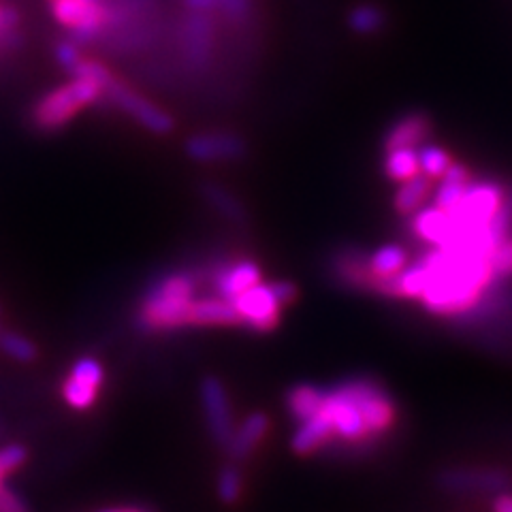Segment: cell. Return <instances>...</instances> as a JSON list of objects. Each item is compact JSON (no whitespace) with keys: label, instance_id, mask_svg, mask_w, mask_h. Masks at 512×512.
Segmentation results:
<instances>
[{"label":"cell","instance_id":"35","mask_svg":"<svg viewBox=\"0 0 512 512\" xmlns=\"http://www.w3.org/2000/svg\"><path fill=\"white\" fill-rule=\"evenodd\" d=\"M105 512H143L139 508H124V510H105Z\"/></svg>","mask_w":512,"mask_h":512},{"label":"cell","instance_id":"27","mask_svg":"<svg viewBox=\"0 0 512 512\" xmlns=\"http://www.w3.org/2000/svg\"><path fill=\"white\" fill-rule=\"evenodd\" d=\"M62 391H64V399H67L73 408H79V410L90 408L96 399V389L90 387V384L75 380V378H69L67 382H64Z\"/></svg>","mask_w":512,"mask_h":512},{"label":"cell","instance_id":"9","mask_svg":"<svg viewBox=\"0 0 512 512\" xmlns=\"http://www.w3.org/2000/svg\"><path fill=\"white\" fill-rule=\"evenodd\" d=\"M201 399L214 440L227 446L235 434V421L229 395L224 391L222 382L218 378H205L201 384Z\"/></svg>","mask_w":512,"mask_h":512},{"label":"cell","instance_id":"6","mask_svg":"<svg viewBox=\"0 0 512 512\" xmlns=\"http://www.w3.org/2000/svg\"><path fill=\"white\" fill-rule=\"evenodd\" d=\"M52 11L77 41H92L101 35L111 15L101 0H52Z\"/></svg>","mask_w":512,"mask_h":512},{"label":"cell","instance_id":"37","mask_svg":"<svg viewBox=\"0 0 512 512\" xmlns=\"http://www.w3.org/2000/svg\"><path fill=\"white\" fill-rule=\"evenodd\" d=\"M0 487H3V476H0Z\"/></svg>","mask_w":512,"mask_h":512},{"label":"cell","instance_id":"23","mask_svg":"<svg viewBox=\"0 0 512 512\" xmlns=\"http://www.w3.org/2000/svg\"><path fill=\"white\" fill-rule=\"evenodd\" d=\"M348 24L359 35H374L384 26V13L374 5H359L350 11Z\"/></svg>","mask_w":512,"mask_h":512},{"label":"cell","instance_id":"17","mask_svg":"<svg viewBox=\"0 0 512 512\" xmlns=\"http://www.w3.org/2000/svg\"><path fill=\"white\" fill-rule=\"evenodd\" d=\"M331 425L327 421V416L323 410H318L310 419L301 421L297 431L293 434V448L299 455H308L316 448L323 446L331 438Z\"/></svg>","mask_w":512,"mask_h":512},{"label":"cell","instance_id":"31","mask_svg":"<svg viewBox=\"0 0 512 512\" xmlns=\"http://www.w3.org/2000/svg\"><path fill=\"white\" fill-rule=\"evenodd\" d=\"M0 512H30V508L13 489L0 487Z\"/></svg>","mask_w":512,"mask_h":512},{"label":"cell","instance_id":"30","mask_svg":"<svg viewBox=\"0 0 512 512\" xmlns=\"http://www.w3.org/2000/svg\"><path fill=\"white\" fill-rule=\"evenodd\" d=\"M26 461V448L20 444H9L0 448V476H7L13 470H18Z\"/></svg>","mask_w":512,"mask_h":512},{"label":"cell","instance_id":"26","mask_svg":"<svg viewBox=\"0 0 512 512\" xmlns=\"http://www.w3.org/2000/svg\"><path fill=\"white\" fill-rule=\"evenodd\" d=\"M0 348H3L5 355L18 361H32L37 355V348L32 346L30 340H26L24 335L18 333H0Z\"/></svg>","mask_w":512,"mask_h":512},{"label":"cell","instance_id":"11","mask_svg":"<svg viewBox=\"0 0 512 512\" xmlns=\"http://www.w3.org/2000/svg\"><path fill=\"white\" fill-rule=\"evenodd\" d=\"M412 231L425 239V242L436 244L438 248H446L459 237V224L451 212H444L434 205L416 212L412 220Z\"/></svg>","mask_w":512,"mask_h":512},{"label":"cell","instance_id":"29","mask_svg":"<svg viewBox=\"0 0 512 512\" xmlns=\"http://www.w3.org/2000/svg\"><path fill=\"white\" fill-rule=\"evenodd\" d=\"M218 493H220V500L227 504H235L239 500V493H242V476H239L237 468L229 466L220 472Z\"/></svg>","mask_w":512,"mask_h":512},{"label":"cell","instance_id":"10","mask_svg":"<svg viewBox=\"0 0 512 512\" xmlns=\"http://www.w3.org/2000/svg\"><path fill=\"white\" fill-rule=\"evenodd\" d=\"M186 154L197 163H229L246 154V143L231 133H203L188 139Z\"/></svg>","mask_w":512,"mask_h":512},{"label":"cell","instance_id":"34","mask_svg":"<svg viewBox=\"0 0 512 512\" xmlns=\"http://www.w3.org/2000/svg\"><path fill=\"white\" fill-rule=\"evenodd\" d=\"M493 512H512V495L500 493L493 502Z\"/></svg>","mask_w":512,"mask_h":512},{"label":"cell","instance_id":"25","mask_svg":"<svg viewBox=\"0 0 512 512\" xmlns=\"http://www.w3.org/2000/svg\"><path fill=\"white\" fill-rule=\"evenodd\" d=\"M487 263L493 278L512 276V237L510 235H506L493 246V250L487 256Z\"/></svg>","mask_w":512,"mask_h":512},{"label":"cell","instance_id":"28","mask_svg":"<svg viewBox=\"0 0 512 512\" xmlns=\"http://www.w3.org/2000/svg\"><path fill=\"white\" fill-rule=\"evenodd\" d=\"M71 378L84 382V384H90V387H94V389H99L103 384V367L96 359L84 357L73 365Z\"/></svg>","mask_w":512,"mask_h":512},{"label":"cell","instance_id":"13","mask_svg":"<svg viewBox=\"0 0 512 512\" xmlns=\"http://www.w3.org/2000/svg\"><path fill=\"white\" fill-rule=\"evenodd\" d=\"M429 131H431V124L425 114H408L391 126L387 139H384V146H387V150L416 148L419 143L425 141Z\"/></svg>","mask_w":512,"mask_h":512},{"label":"cell","instance_id":"21","mask_svg":"<svg viewBox=\"0 0 512 512\" xmlns=\"http://www.w3.org/2000/svg\"><path fill=\"white\" fill-rule=\"evenodd\" d=\"M384 171L391 180L406 182L412 175L421 173L419 169V150L416 148H393L387 150V158H384Z\"/></svg>","mask_w":512,"mask_h":512},{"label":"cell","instance_id":"8","mask_svg":"<svg viewBox=\"0 0 512 512\" xmlns=\"http://www.w3.org/2000/svg\"><path fill=\"white\" fill-rule=\"evenodd\" d=\"M508 483V472L495 468H451L438 476V485L448 493H502Z\"/></svg>","mask_w":512,"mask_h":512},{"label":"cell","instance_id":"24","mask_svg":"<svg viewBox=\"0 0 512 512\" xmlns=\"http://www.w3.org/2000/svg\"><path fill=\"white\" fill-rule=\"evenodd\" d=\"M451 167V156L446 150L438 146H423L419 150V169L427 178H436V175H444V171Z\"/></svg>","mask_w":512,"mask_h":512},{"label":"cell","instance_id":"16","mask_svg":"<svg viewBox=\"0 0 512 512\" xmlns=\"http://www.w3.org/2000/svg\"><path fill=\"white\" fill-rule=\"evenodd\" d=\"M267 429H269V421L265 414L256 412V414L246 416V421L239 425V429H235L231 442L227 444L231 457L233 459L248 457L256 448V444L265 438Z\"/></svg>","mask_w":512,"mask_h":512},{"label":"cell","instance_id":"32","mask_svg":"<svg viewBox=\"0 0 512 512\" xmlns=\"http://www.w3.org/2000/svg\"><path fill=\"white\" fill-rule=\"evenodd\" d=\"M56 58H58V62L62 64V67L71 73L75 64L82 60V54H79L77 47L69 41V43H60L56 47Z\"/></svg>","mask_w":512,"mask_h":512},{"label":"cell","instance_id":"19","mask_svg":"<svg viewBox=\"0 0 512 512\" xmlns=\"http://www.w3.org/2000/svg\"><path fill=\"white\" fill-rule=\"evenodd\" d=\"M429 192H431V184H429L427 175H423V173L412 175V178L402 182V186H399V190H397V195H395L397 212H402V214L419 212L423 203L427 201Z\"/></svg>","mask_w":512,"mask_h":512},{"label":"cell","instance_id":"15","mask_svg":"<svg viewBox=\"0 0 512 512\" xmlns=\"http://www.w3.org/2000/svg\"><path fill=\"white\" fill-rule=\"evenodd\" d=\"M406 263H408V254L402 246L387 244L378 248L370 256V261H367V267H370V274H372V286L378 288L382 282L402 274L406 269Z\"/></svg>","mask_w":512,"mask_h":512},{"label":"cell","instance_id":"1","mask_svg":"<svg viewBox=\"0 0 512 512\" xmlns=\"http://www.w3.org/2000/svg\"><path fill=\"white\" fill-rule=\"evenodd\" d=\"M192 303V282L184 274H173L158 280L141 310V325L158 331L188 325Z\"/></svg>","mask_w":512,"mask_h":512},{"label":"cell","instance_id":"36","mask_svg":"<svg viewBox=\"0 0 512 512\" xmlns=\"http://www.w3.org/2000/svg\"><path fill=\"white\" fill-rule=\"evenodd\" d=\"M0 13H3V7H0ZM0 35H5V32H3V24H0Z\"/></svg>","mask_w":512,"mask_h":512},{"label":"cell","instance_id":"12","mask_svg":"<svg viewBox=\"0 0 512 512\" xmlns=\"http://www.w3.org/2000/svg\"><path fill=\"white\" fill-rule=\"evenodd\" d=\"M261 282V269L252 261H239L229 267H224L216 274V291L220 297L233 301L237 295L248 291L250 286Z\"/></svg>","mask_w":512,"mask_h":512},{"label":"cell","instance_id":"4","mask_svg":"<svg viewBox=\"0 0 512 512\" xmlns=\"http://www.w3.org/2000/svg\"><path fill=\"white\" fill-rule=\"evenodd\" d=\"M320 410L325 412L333 436H338L346 442H361V440L372 438L370 429H367V423L363 419L361 406L357 402L355 393H352L350 380L340 384L338 389L327 391L325 404Z\"/></svg>","mask_w":512,"mask_h":512},{"label":"cell","instance_id":"14","mask_svg":"<svg viewBox=\"0 0 512 512\" xmlns=\"http://www.w3.org/2000/svg\"><path fill=\"white\" fill-rule=\"evenodd\" d=\"M188 323L190 325H233V323H239V318L229 299L224 297L201 299V301L192 299Z\"/></svg>","mask_w":512,"mask_h":512},{"label":"cell","instance_id":"7","mask_svg":"<svg viewBox=\"0 0 512 512\" xmlns=\"http://www.w3.org/2000/svg\"><path fill=\"white\" fill-rule=\"evenodd\" d=\"M239 323H244L256 331L274 329L280 316L282 303L276 299L274 288L267 284H254L242 295H237L233 301Z\"/></svg>","mask_w":512,"mask_h":512},{"label":"cell","instance_id":"18","mask_svg":"<svg viewBox=\"0 0 512 512\" xmlns=\"http://www.w3.org/2000/svg\"><path fill=\"white\" fill-rule=\"evenodd\" d=\"M470 186V173L466 167L461 165H453L448 167L442 175V184L436 192V207L444 212H453L455 207L461 203L463 195H466V190Z\"/></svg>","mask_w":512,"mask_h":512},{"label":"cell","instance_id":"5","mask_svg":"<svg viewBox=\"0 0 512 512\" xmlns=\"http://www.w3.org/2000/svg\"><path fill=\"white\" fill-rule=\"evenodd\" d=\"M502 203H504V192L498 184H493V182L472 184L470 182L461 203L451 212L459 224L457 239H461L463 235L474 231V229L485 227V224L495 216V212L500 210Z\"/></svg>","mask_w":512,"mask_h":512},{"label":"cell","instance_id":"33","mask_svg":"<svg viewBox=\"0 0 512 512\" xmlns=\"http://www.w3.org/2000/svg\"><path fill=\"white\" fill-rule=\"evenodd\" d=\"M271 288H274V295L282 306H286V303H291L295 299V286L291 282H276L271 284Z\"/></svg>","mask_w":512,"mask_h":512},{"label":"cell","instance_id":"22","mask_svg":"<svg viewBox=\"0 0 512 512\" xmlns=\"http://www.w3.org/2000/svg\"><path fill=\"white\" fill-rule=\"evenodd\" d=\"M203 197L212 203L214 210L218 214H222L224 218H229L233 222H242L246 218L244 207L239 203L231 192H227L224 188L216 186V184H205L203 186Z\"/></svg>","mask_w":512,"mask_h":512},{"label":"cell","instance_id":"3","mask_svg":"<svg viewBox=\"0 0 512 512\" xmlns=\"http://www.w3.org/2000/svg\"><path fill=\"white\" fill-rule=\"evenodd\" d=\"M101 92L107 96L109 103H114L118 109L124 111V114L137 120L143 128H148V131L158 133V135H165V133L173 131V120L167 111L156 107L154 103H150L146 99V96H141L133 88L122 84L120 79L111 75V71L103 77Z\"/></svg>","mask_w":512,"mask_h":512},{"label":"cell","instance_id":"20","mask_svg":"<svg viewBox=\"0 0 512 512\" xmlns=\"http://www.w3.org/2000/svg\"><path fill=\"white\" fill-rule=\"evenodd\" d=\"M327 391L312 387V384H299L291 393H288V410L301 423L314 416L325 404Z\"/></svg>","mask_w":512,"mask_h":512},{"label":"cell","instance_id":"2","mask_svg":"<svg viewBox=\"0 0 512 512\" xmlns=\"http://www.w3.org/2000/svg\"><path fill=\"white\" fill-rule=\"evenodd\" d=\"M103 96L101 86L88 77H73V82L45 94L35 107V124L41 131H56L67 124L79 109L96 103Z\"/></svg>","mask_w":512,"mask_h":512}]
</instances>
